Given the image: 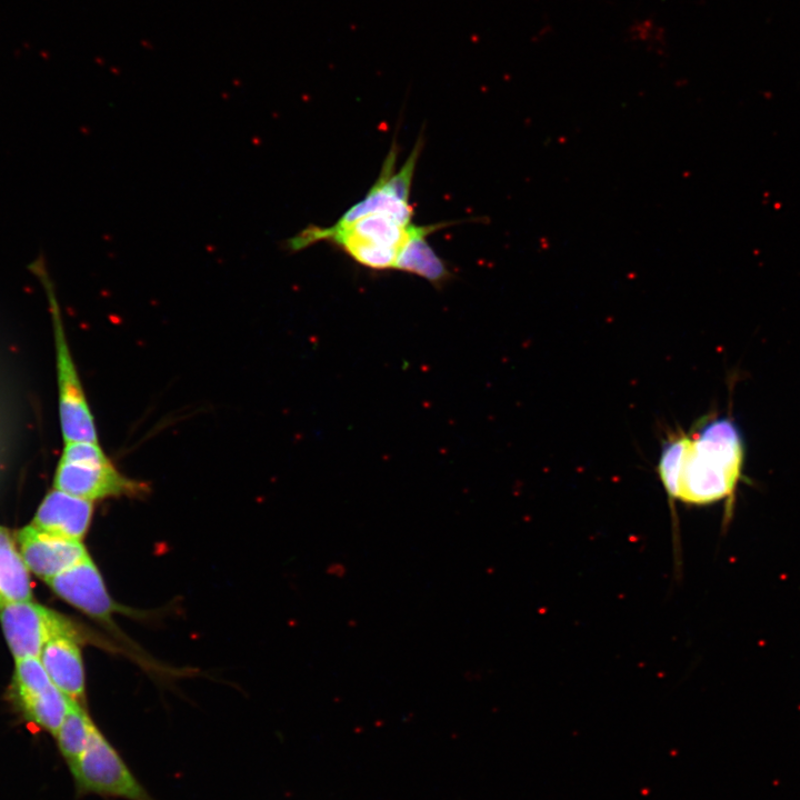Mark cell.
<instances>
[{"label": "cell", "mask_w": 800, "mask_h": 800, "mask_svg": "<svg viewBox=\"0 0 800 800\" xmlns=\"http://www.w3.org/2000/svg\"><path fill=\"white\" fill-rule=\"evenodd\" d=\"M746 447L729 417L709 419L691 433L664 442L658 473L670 501L709 506L726 500L729 508L743 478Z\"/></svg>", "instance_id": "1"}, {"label": "cell", "mask_w": 800, "mask_h": 800, "mask_svg": "<svg viewBox=\"0 0 800 800\" xmlns=\"http://www.w3.org/2000/svg\"><path fill=\"white\" fill-rule=\"evenodd\" d=\"M53 487L69 494L89 500L108 498H140L149 487L123 474L104 453L98 442H64Z\"/></svg>", "instance_id": "2"}, {"label": "cell", "mask_w": 800, "mask_h": 800, "mask_svg": "<svg viewBox=\"0 0 800 800\" xmlns=\"http://www.w3.org/2000/svg\"><path fill=\"white\" fill-rule=\"evenodd\" d=\"M69 770L78 798L96 794L122 800H154L98 728Z\"/></svg>", "instance_id": "3"}, {"label": "cell", "mask_w": 800, "mask_h": 800, "mask_svg": "<svg viewBox=\"0 0 800 800\" xmlns=\"http://www.w3.org/2000/svg\"><path fill=\"white\" fill-rule=\"evenodd\" d=\"M42 281L48 288L47 293L53 323L59 388V417L63 440L64 442H98L93 414L88 404L68 347L59 306L49 287V282H44L43 279Z\"/></svg>", "instance_id": "4"}, {"label": "cell", "mask_w": 800, "mask_h": 800, "mask_svg": "<svg viewBox=\"0 0 800 800\" xmlns=\"http://www.w3.org/2000/svg\"><path fill=\"white\" fill-rule=\"evenodd\" d=\"M12 700L24 720L52 736L69 708L70 698L49 678L39 658L16 660Z\"/></svg>", "instance_id": "5"}, {"label": "cell", "mask_w": 800, "mask_h": 800, "mask_svg": "<svg viewBox=\"0 0 800 800\" xmlns=\"http://www.w3.org/2000/svg\"><path fill=\"white\" fill-rule=\"evenodd\" d=\"M0 622L16 660L39 658L44 643L53 636L76 632L69 620L58 612L31 601H11L0 597Z\"/></svg>", "instance_id": "6"}, {"label": "cell", "mask_w": 800, "mask_h": 800, "mask_svg": "<svg viewBox=\"0 0 800 800\" xmlns=\"http://www.w3.org/2000/svg\"><path fill=\"white\" fill-rule=\"evenodd\" d=\"M46 582L61 599L102 622L110 623L114 612L124 611L111 599L90 556Z\"/></svg>", "instance_id": "7"}, {"label": "cell", "mask_w": 800, "mask_h": 800, "mask_svg": "<svg viewBox=\"0 0 800 800\" xmlns=\"http://www.w3.org/2000/svg\"><path fill=\"white\" fill-rule=\"evenodd\" d=\"M16 537L29 571L44 581L89 557L80 540L48 534L31 524L21 528Z\"/></svg>", "instance_id": "8"}, {"label": "cell", "mask_w": 800, "mask_h": 800, "mask_svg": "<svg viewBox=\"0 0 800 800\" xmlns=\"http://www.w3.org/2000/svg\"><path fill=\"white\" fill-rule=\"evenodd\" d=\"M93 513V502L53 488L40 503L31 526L48 534L82 540Z\"/></svg>", "instance_id": "9"}, {"label": "cell", "mask_w": 800, "mask_h": 800, "mask_svg": "<svg viewBox=\"0 0 800 800\" xmlns=\"http://www.w3.org/2000/svg\"><path fill=\"white\" fill-rule=\"evenodd\" d=\"M39 659L53 684L83 704L84 669L76 632L51 637L42 647Z\"/></svg>", "instance_id": "10"}, {"label": "cell", "mask_w": 800, "mask_h": 800, "mask_svg": "<svg viewBox=\"0 0 800 800\" xmlns=\"http://www.w3.org/2000/svg\"><path fill=\"white\" fill-rule=\"evenodd\" d=\"M397 154L398 149L396 143H393L384 159L381 172L374 184L362 200L349 208L338 221L331 226L332 228L341 229L362 217L377 213L389 216L403 226L411 224L413 209L410 202L400 200L388 182L389 174L396 169Z\"/></svg>", "instance_id": "11"}, {"label": "cell", "mask_w": 800, "mask_h": 800, "mask_svg": "<svg viewBox=\"0 0 800 800\" xmlns=\"http://www.w3.org/2000/svg\"><path fill=\"white\" fill-rule=\"evenodd\" d=\"M449 224L451 223L442 222L428 226H414L411 223L408 227L407 238L398 252L393 268L417 274L436 286L446 282L451 277V273L443 260L428 243L427 237L429 233Z\"/></svg>", "instance_id": "12"}, {"label": "cell", "mask_w": 800, "mask_h": 800, "mask_svg": "<svg viewBox=\"0 0 800 800\" xmlns=\"http://www.w3.org/2000/svg\"><path fill=\"white\" fill-rule=\"evenodd\" d=\"M0 597L11 601H31L29 569L9 531L0 526Z\"/></svg>", "instance_id": "13"}, {"label": "cell", "mask_w": 800, "mask_h": 800, "mask_svg": "<svg viewBox=\"0 0 800 800\" xmlns=\"http://www.w3.org/2000/svg\"><path fill=\"white\" fill-rule=\"evenodd\" d=\"M97 728L83 704L70 698L66 717L54 734L68 768L84 752Z\"/></svg>", "instance_id": "14"}, {"label": "cell", "mask_w": 800, "mask_h": 800, "mask_svg": "<svg viewBox=\"0 0 800 800\" xmlns=\"http://www.w3.org/2000/svg\"><path fill=\"white\" fill-rule=\"evenodd\" d=\"M624 38L654 54H664L670 44L668 28L656 17L647 14L633 18L624 29Z\"/></svg>", "instance_id": "15"}]
</instances>
